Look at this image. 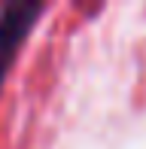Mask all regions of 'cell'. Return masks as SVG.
<instances>
[{"instance_id": "obj_1", "label": "cell", "mask_w": 146, "mask_h": 149, "mask_svg": "<svg viewBox=\"0 0 146 149\" xmlns=\"http://www.w3.org/2000/svg\"><path fill=\"white\" fill-rule=\"evenodd\" d=\"M43 3H3L0 6V91L6 85L12 64H15L22 46L34 33L37 22L43 18Z\"/></svg>"}]
</instances>
